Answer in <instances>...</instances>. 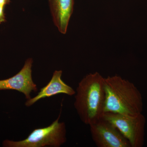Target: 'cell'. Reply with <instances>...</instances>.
<instances>
[{
    "label": "cell",
    "instance_id": "3957f363",
    "mask_svg": "<svg viewBox=\"0 0 147 147\" xmlns=\"http://www.w3.org/2000/svg\"><path fill=\"white\" fill-rule=\"evenodd\" d=\"M59 117L49 126L35 129L26 139L21 141L6 140L3 146L6 147H60L67 141L66 128L64 122Z\"/></svg>",
    "mask_w": 147,
    "mask_h": 147
},
{
    "label": "cell",
    "instance_id": "277c9868",
    "mask_svg": "<svg viewBox=\"0 0 147 147\" xmlns=\"http://www.w3.org/2000/svg\"><path fill=\"white\" fill-rule=\"evenodd\" d=\"M102 118L117 127L128 140L131 147L143 146L146 120L142 113L133 115L105 113Z\"/></svg>",
    "mask_w": 147,
    "mask_h": 147
},
{
    "label": "cell",
    "instance_id": "7a4b0ae2",
    "mask_svg": "<svg viewBox=\"0 0 147 147\" xmlns=\"http://www.w3.org/2000/svg\"><path fill=\"white\" fill-rule=\"evenodd\" d=\"M105 92L104 114L133 115L142 113V94L133 83L118 75L104 78Z\"/></svg>",
    "mask_w": 147,
    "mask_h": 147
},
{
    "label": "cell",
    "instance_id": "8992f818",
    "mask_svg": "<svg viewBox=\"0 0 147 147\" xmlns=\"http://www.w3.org/2000/svg\"><path fill=\"white\" fill-rule=\"evenodd\" d=\"M32 58L27 59L24 66L18 73L9 79L0 80V90H15L24 94L27 100L30 99L32 91L37 92V86L33 81Z\"/></svg>",
    "mask_w": 147,
    "mask_h": 147
},
{
    "label": "cell",
    "instance_id": "6da1fadb",
    "mask_svg": "<svg viewBox=\"0 0 147 147\" xmlns=\"http://www.w3.org/2000/svg\"><path fill=\"white\" fill-rule=\"evenodd\" d=\"M104 78L98 72L88 74L76 88L74 107L80 119L87 125L96 122L104 114Z\"/></svg>",
    "mask_w": 147,
    "mask_h": 147
},
{
    "label": "cell",
    "instance_id": "52a82bcc",
    "mask_svg": "<svg viewBox=\"0 0 147 147\" xmlns=\"http://www.w3.org/2000/svg\"><path fill=\"white\" fill-rule=\"evenodd\" d=\"M62 72L61 70H55L52 79L47 85L42 88L35 96L27 100L25 103L26 106L30 107L42 98L51 97L60 94H64L70 96L74 95L76 91L61 79Z\"/></svg>",
    "mask_w": 147,
    "mask_h": 147
},
{
    "label": "cell",
    "instance_id": "ba28073f",
    "mask_svg": "<svg viewBox=\"0 0 147 147\" xmlns=\"http://www.w3.org/2000/svg\"><path fill=\"white\" fill-rule=\"evenodd\" d=\"M54 24L59 31L65 34L73 13L74 0H49Z\"/></svg>",
    "mask_w": 147,
    "mask_h": 147
},
{
    "label": "cell",
    "instance_id": "9c48e42d",
    "mask_svg": "<svg viewBox=\"0 0 147 147\" xmlns=\"http://www.w3.org/2000/svg\"><path fill=\"white\" fill-rule=\"evenodd\" d=\"M11 0H0V24L6 21L5 8L6 6L10 3Z\"/></svg>",
    "mask_w": 147,
    "mask_h": 147
},
{
    "label": "cell",
    "instance_id": "5b68a950",
    "mask_svg": "<svg viewBox=\"0 0 147 147\" xmlns=\"http://www.w3.org/2000/svg\"><path fill=\"white\" fill-rule=\"evenodd\" d=\"M93 141L97 147H131L115 125L103 118L89 125Z\"/></svg>",
    "mask_w": 147,
    "mask_h": 147
}]
</instances>
